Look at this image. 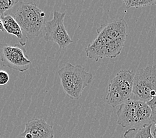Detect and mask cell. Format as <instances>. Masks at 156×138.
<instances>
[{
  "instance_id": "cell-3",
  "label": "cell",
  "mask_w": 156,
  "mask_h": 138,
  "mask_svg": "<svg viewBox=\"0 0 156 138\" xmlns=\"http://www.w3.org/2000/svg\"><path fill=\"white\" fill-rule=\"evenodd\" d=\"M151 110L147 102L129 99L119 106L117 124L122 128H136L150 122Z\"/></svg>"
},
{
  "instance_id": "cell-13",
  "label": "cell",
  "mask_w": 156,
  "mask_h": 138,
  "mask_svg": "<svg viewBox=\"0 0 156 138\" xmlns=\"http://www.w3.org/2000/svg\"><path fill=\"white\" fill-rule=\"evenodd\" d=\"M124 3L126 8H139V7H146L156 5V0H124Z\"/></svg>"
},
{
  "instance_id": "cell-2",
  "label": "cell",
  "mask_w": 156,
  "mask_h": 138,
  "mask_svg": "<svg viewBox=\"0 0 156 138\" xmlns=\"http://www.w3.org/2000/svg\"><path fill=\"white\" fill-rule=\"evenodd\" d=\"M63 90L69 98L79 99L84 89L90 85L93 80L92 74L87 72L80 65L66 64L58 70Z\"/></svg>"
},
{
  "instance_id": "cell-1",
  "label": "cell",
  "mask_w": 156,
  "mask_h": 138,
  "mask_svg": "<svg viewBox=\"0 0 156 138\" xmlns=\"http://www.w3.org/2000/svg\"><path fill=\"white\" fill-rule=\"evenodd\" d=\"M9 15L16 20L27 39H35L43 31L45 13L35 3L20 2Z\"/></svg>"
},
{
  "instance_id": "cell-15",
  "label": "cell",
  "mask_w": 156,
  "mask_h": 138,
  "mask_svg": "<svg viewBox=\"0 0 156 138\" xmlns=\"http://www.w3.org/2000/svg\"><path fill=\"white\" fill-rule=\"evenodd\" d=\"M147 104L150 106L151 110V115L150 119V122L152 124L156 125V96L152 98Z\"/></svg>"
},
{
  "instance_id": "cell-5",
  "label": "cell",
  "mask_w": 156,
  "mask_h": 138,
  "mask_svg": "<svg viewBox=\"0 0 156 138\" xmlns=\"http://www.w3.org/2000/svg\"><path fill=\"white\" fill-rule=\"evenodd\" d=\"M133 95L134 99L145 102L156 96V65H148L135 73Z\"/></svg>"
},
{
  "instance_id": "cell-14",
  "label": "cell",
  "mask_w": 156,
  "mask_h": 138,
  "mask_svg": "<svg viewBox=\"0 0 156 138\" xmlns=\"http://www.w3.org/2000/svg\"><path fill=\"white\" fill-rule=\"evenodd\" d=\"M19 2L18 0H0V16L3 17L6 12L12 9Z\"/></svg>"
},
{
  "instance_id": "cell-6",
  "label": "cell",
  "mask_w": 156,
  "mask_h": 138,
  "mask_svg": "<svg viewBox=\"0 0 156 138\" xmlns=\"http://www.w3.org/2000/svg\"><path fill=\"white\" fill-rule=\"evenodd\" d=\"M125 41L112 40L102 34H98L97 37L85 48L87 57L98 61L108 58H114L120 55L123 49Z\"/></svg>"
},
{
  "instance_id": "cell-10",
  "label": "cell",
  "mask_w": 156,
  "mask_h": 138,
  "mask_svg": "<svg viewBox=\"0 0 156 138\" xmlns=\"http://www.w3.org/2000/svg\"><path fill=\"white\" fill-rule=\"evenodd\" d=\"M128 25L123 19H118L97 29V34H102L112 40L126 41Z\"/></svg>"
},
{
  "instance_id": "cell-11",
  "label": "cell",
  "mask_w": 156,
  "mask_h": 138,
  "mask_svg": "<svg viewBox=\"0 0 156 138\" xmlns=\"http://www.w3.org/2000/svg\"><path fill=\"white\" fill-rule=\"evenodd\" d=\"M3 28L5 32L9 34L16 36L21 46H25L27 44V37L16 20L9 14H6L2 17Z\"/></svg>"
},
{
  "instance_id": "cell-9",
  "label": "cell",
  "mask_w": 156,
  "mask_h": 138,
  "mask_svg": "<svg viewBox=\"0 0 156 138\" xmlns=\"http://www.w3.org/2000/svg\"><path fill=\"white\" fill-rule=\"evenodd\" d=\"M21 136L23 138H54L53 126L44 119H33L26 123Z\"/></svg>"
},
{
  "instance_id": "cell-17",
  "label": "cell",
  "mask_w": 156,
  "mask_h": 138,
  "mask_svg": "<svg viewBox=\"0 0 156 138\" xmlns=\"http://www.w3.org/2000/svg\"><path fill=\"white\" fill-rule=\"evenodd\" d=\"M0 31L2 32H5L4 28H3V21H2V17L0 16Z\"/></svg>"
},
{
  "instance_id": "cell-7",
  "label": "cell",
  "mask_w": 156,
  "mask_h": 138,
  "mask_svg": "<svg viewBox=\"0 0 156 138\" xmlns=\"http://www.w3.org/2000/svg\"><path fill=\"white\" fill-rule=\"evenodd\" d=\"M0 60L4 67L23 73L30 68L31 61L26 55L25 48L20 44L14 45L0 44Z\"/></svg>"
},
{
  "instance_id": "cell-18",
  "label": "cell",
  "mask_w": 156,
  "mask_h": 138,
  "mask_svg": "<svg viewBox=\"0 0 156 138\" xmlns=\"http://www.w3.org/2000/svg\"><path fill=\"white\" fill-rule=\"evenodd\" d=\"M153 133H154L155 138H156V125H155V128H154V131H153Z\"/></svg>"
},
{
  "instance_id": "cell-16",
  "label": "cell",
  "mask_w": 156,
  "mask_h": 138,
  "mask_svg": "<svg viewBox=\"0 0 156 138\" xmlns=\"http://www.w3.org/2000/svg\"><path fill=\"white\" fill-rule=\"evenodd\" d=\"M9 80V75L5 70H0V86L6 85Z\"/></svg>"
},
{
  "instance_id": "cell-8",
  "label": "cell",
  "mask_w": 156,
  "mask_h": 138,
  "mask_svg": "<svg viewBox=\"0 0 156 138\" xmlns=\"http://www.w3.org/2000/svg\"><path fill=\"white\" fill-rule=\"evenodd\" d=\"M53 17L51 20L46 21L43 29L44 39L58 44L61 49L66 48L73 43L65 28L64 20L65 13L54 11Z\"/></svg>"
},
{
  "instance_id": "cell-4",
  "label": "cell",
  "mask_w": 156,
  "mask_h": 138,
  "mask_svg": "<svg viewBox=\"0 0 156 138\" xmlns=\"http://www.w3.org/2000/svg\"><path fill=\"white\" fill-rule=\"evenodd\" d=\"M135 73L130 70H121L110 81L106 96L107 103L116 108L133 94V86Z\"/></svg>"
},
{
  "instance_id": "cell-12",
  "label": "cell",
  "mask_w": 156,
  "mask_h": 138,
  "mask_svg": "<svg viewBox=\"0 0 156 138\" xmlns=\"http://www.w3.org/2000/svg\"><path fill=\"white\" fill-rule=\"evenodd\" d=\"M152 124H146L143 126L128 129L124 134V138H155L152 132Z\"/></svg>"
}]
</instances>
